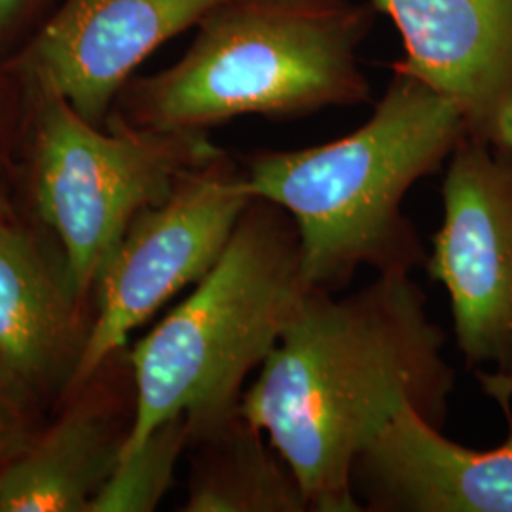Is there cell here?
Returning <instances> with one entry per match:
<instances>
[{"label":"cell","mask_w":512,"mask_h":512,"mask_svg":"<svg viewBox=\"0 0 512 512\" xmlns=\"http://www.w3.org/2000/svg\"><path fill=\"white\" fill-rule=\"evenodd\" d=\"M224 0H67L33 46L44 92L95 124L148 55Z\"/></svg>","instance_id":"cell-10"},{"label":"cell","mask_w":512,"mask_h":512,"mask_svg":"<svg viewBox=\"0 0 512 512\" xmlns=\"http://www.w3.org/2000/svg\"><path fill=\"white\" fill-rule=\"evenodd\" d=\"M374 16L355 0H224L173 67L133 86V124L203 133L247 114L294 120L368 103L357 52Z\"/></svg>","instance_id":"cell-4"},{"label":"cell","mask_w":512,"mask_h":512,"mask_svg":"<svg viewBox=\"0 0 512 512\" xmlns=\"http://www.w3.org/2000/svg\"><path fill=\"white\" fill-rule=\"evenodd\" d=\"M118 452L101 421L69 414L0 473V512L88 511Z\"/></svg>","instance_id":"cell-11"},{"label":"cell","mask_w":512,"mask_h":512,"mask_svg":"<svg viewBox=\"0 0 512 512\" xmlns=\"http://www.w3.org/2000/svg\"><path fill=\"white\" fill-rule=\"evenodd\" d=\"M475 374L505 416L507 439L490 450L467 448L404 404L353 465L361 511L512 512V380Z\"/></svg>","instance_id":"cell-8"},{"label":"cell","mask_w":512,"mask_h":512,"mask_svg":"<svg viewBox=\"0 0 512 512\" xmlns=\"http://www.w3.org/2000/svg\"><path fill=\"white\" fill-rule=\"evenodd\" d=\"M393 73L353 133L319 147L262 150L243 165L247 192L291 213L315 291L340 294L361 268L380 275L425 266L404 198L450 160L467 129L450 101L410 74Z\"/></svg>","instance_id":"cell-2"},{"label":"cell","mask_w":512,"mask_h":512,"mask_svg":"<svg viewBox=\"0 0 512 512\" xmlns=\"http://www.w3.org/2000/svg\"><path fill=\"white\" fill-rule=\"evenodd\" d=\"M253 202L245 167L217 152L190 167L164 202L131 222L99 275V311L80 351L73 384L92 378L129 334L219 262Z\"/></svg>","instance_id":"cell-6"},{"label":"cell","mask_w":512,"mask_h":512,"mask_svg":"<svg viewBox=\"0 0 512 512\" xmlns=\"http://www.w3.org/2000/svg\"><path fill=\"white\" fill-rule=\"evenodd\" d=\"M403 37L391 67L450 101L467 135L512 154V0H370Z\"/></svg>","instance_id":"cell-9"},{"label":"cell","mask_w":512,"mask_h":512,"mask_svg":"<svg viewBox=\"0 0 512 512\" xmlns=\"http://www.w3.org/2000/svg\"><path fill=\"white\" fill-rule=\"evenodd\" d=\"M69 329L67 294L35 245L0 224V370L35 378L54 363Z\"/></svg>","instance_id":"cell-13"},{"label":"cell","mask_w":512,"mask_h":512,"mask_svg":"<svg viewBox=\"0 0 512 512\" xmlns=\"http://www.w3.org/2000/svg\"><path fill=\"white\" fill-rule=\"evenodd\" d=\"M188 440L186 418L165 421L139 448L118 458L88 511H154L173 484L175 465Z\"/></svg>","instance_id":"cell-14"},{"label":"cell","mask_w":512,"mask_h":512,"mask_svg":"<svg viewBox=\"0 0 512 512\" xmlns=\"http://www.w3.org/2000/svg\"><path fill=\"white\" fill-rule=\"evenodd\" d=\"M260 429L239 410L200 437L207 452L198 463L183 511L306 512L308 499L291 465L264 444Z\"/></svg>","instance_id":"cell-12"},{"label":"cell","mask_w":512,"mask_h":512,"mask_svg":"<svg viewBox=\"0 0 512 512\" xmlns=\"http://www.w3.org/2000/svg\"><path fill=\"white\" fill-rule=\"evenodd\" d=\"M425 270L446 289L469 370L512 380V154L465 135L442 181Z\"/></svg>","instance_id":"cell-7"},{"label":"cell","mask_w":512,"mask_h":512,"mask_svg":"<svg viewBox=\"0 0 512 512\" xmlns=\"http://www.w3.org/2000/svg\"><path fill=\"white\" fill-rule=\"evenodd\" d=\"M25 0H0V29L18 14Z\"/></svg>","instance_id":"cell-15"},{"label":"cell","mask_w":512,"mask_h":512,"mask_svg":"<svg viewBox=\"0 0 512 512\" xmlns=\"http://www.w3.org/2000/svg\"><path fill=\"white\" fill-rule=\"evenodd\" d=\"M217 152L203 133L135 126L101 133L63 97L46 92L35 194L42 219L63 243L69 291L82 294L97 281L131 222Z\"/></svg>","instance_id":"cell-5"},{"label":"cell","mask_w":512,"mask_h":512,"mask_svg":"<svg viewBox=\"0 0 512 512\" xmlns=\"http://www.w3.org/2000/svg\"><path fill=\"white\" fill-rule=\"evenodd\" d=\"M311 291L291 213L253 198L219 262L131 351L135 414L118 458L173 418L194 439L236 416L245 378Z\"/></svg>","instance_id":"cell-3"},{"label":"cell","mask_w":512,"mask_h":512,"mask_svg":"<svg viewBox=\"0 0 512 512\" xmlns=\"http://www.w3.org/2000/svg\"><path fill=\"white\" fill-rule=\"evenodd\" d=\"M446 340L412 274L308 294L241 412L291 465L310 511L361 512L353 465L404 404L442 429L456 385Z\"/></svg>","instance_id":"cell-1"}]
</instances>
